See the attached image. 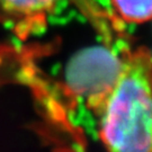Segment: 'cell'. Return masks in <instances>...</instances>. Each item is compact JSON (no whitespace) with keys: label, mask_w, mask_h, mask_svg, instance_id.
Returning <instances> with one entry per match:
<instances>
[{"label":"cell","mask_w":152,"mask_h":152,"mask_svg":"<svg viewBox=\"0 0 152 152\" xmlns=\"http://www.w3.org/2000/svg\"><path fill=\"white\" fill-rule=\"evenodd\" d=\"M106 152H152V53H122L114 85L94 109Z\"/></svg>","instance_id":"1"},{"label":"cell","mask_w":152,"mask_h":152,"mask_svg":"<svg viewBox=\"0 0 152 152\" xmlns=\"http://www.w3.org/2000/svg\"><path fill=\"white\" fill-rule=\"evenodd\" d=\"M122 54L106 49H91L78 55L66 73L70 90L95 109L114 85L120 73Z\"/></svg>","instance_id":"2"},{"label":"cell","mask_w":152,"mask_h":152,"mask_svg":"<svg viewBox=\"0 0 152 152\" xmlns=\"http://www.w3.org/2000/svg\"><path fill=\"white\" fill-rule=\"evenodd\" d=\"M69 0H0V24L22 39L46 27L49 17Z\"/></svg>","instance_id":"3"},{"label":"cell","mask_w":152,"mask_h":152,"mask_svg":"<svg viewBox=\"0 0 152 152\" xmlns=\"http://www.w3.org/2000/svg\"><path fill=\"white\" fill-rule=\"evenodd\" d=\"M113 8L122 20L145 23L152 20V0H110Z\"/></svg>","instance_id":"4"}]
</instances>
